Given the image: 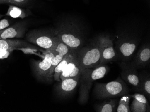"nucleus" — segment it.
Instances as JSON below:
<instances>
[{"mask_svg": "<svg viewBox=\"0 0 150 112\" xmlns=\"http://www.w3.org/2000/svg\"><path fill=\"white\" fill-rule=\"evenodd\" d=\"M128 91L127 85L120 79L106 83H98L94 89L95 95L100 98L124 96L127 94Z\"/></svg>", "mask_w": 150, "mask_h": 112, "instance_id": "1", "label": "nucleus"}, {"mask_svg": "<svg viewBox=\"0 0 150 112\" xmlns=\"http://www.w3.org/2000/svg\"><path fill=\"white\" fill-rule=\"evenodd\" d=\"M77 57L82 73L88 69L96 67L100 65L101 50L98 44L91 48L77 52Z\"/></svg>", "mask_w": 150, "mask_h": 112, "instance_id": "2", "label": "nucleus"}, {"mask_svg": "<svg viewBox=\"0 0 150 112\" xmlns=\"http://www.w3.org/2000/svg\"><path fill=\"white\" fill-rule=\"evenodd\" d=\"M27 39L30 43L48 50L53 47L58 38L55 34L51 35L42 31L34 30L27 34Z\"/></svg>", "mask_w": 150, "mask_h": 112, "instance_id": "3", "label": "nucleus"}, {"mask_svg": "<svg viewBox=\"0 0 150 112\" xmlns=\"http://www.w3.org/2000/svg\"><path fill=\"white\" fill-rule=\"evenodd\" d=\"M72 50L58 38L53 47L46 50L45 52L49 55L51 61L50 77L53 76L54 69L56 66L63 60L65 56Z\"/></svg>", "mask_w": 150, "mask_h": 112, "instance_id": "4", "label": "nucleus"}, {"mask_svg": "<svg viewBox=\"0 0 150 112\" xmlns=\"http://www.w3.org/2000/svg\"><path fill=\"white\" fill-rule=\"evenodd\" d=\"M54 34L59 40L72 50H76L82 45L81 39L73 31L63 28L56 31Z\"/></svg>", "mask_w": 150, "mask_h": 112, "instance_id": "5", "label": "nucleus"}, {"mask_svg": "<svg viewBox=\"0 0 150 112\" xmlns=\"http://www.w3.org/2000/svg\"><path fill=\"white\" fill-rule=\"evenodd\" d=\"M98 45L101 50L100 65L111 61L115 58L117 53L113 47L112 41L108 37H102L99 39Z\"/></svg>", "mask_w": 150, "mask_h": 112, "instance_id": "6", "label": "nucleus"}, {"mask_svg": "<svg viewBox=\"0 0 150 112\" xmlns=\"http://www.w3.org/2000/svg\"><path fill=\"white\" fill-rule=\"evenodd\" d=\"M26 31L25 22H17L11 27L0 31V38L7 39L23 37Z\"/></svg>", "mask_w": 150, "mask_h": 112, "instance_id": "7", "label": "nucleus"}, {"mask_svg": "<svg viewBox=\"0 0 150 112\" xmlns=\"http://www.w3.org/2000/svg\"><path fill=\"white\" fill-rule=\"evenodd\" d=\"M34 47L33 46L21 40L0 38V51H8L11 52L13 50H18L19 48H33Z\"/></svg>", "mask_w": 150, "mask_h": 112, "instance_id": "8", "label": "nucleus"}, {"mask_svg": "<svg viewBox=\"0 0 150 112\" xmlns=\"http://www.w3.org/2000/svg\"><path fill=\"white\" fill-rule=\"evenodd\" d=\"M45 58L42 61L34 62L33 67L37 75L42 77H50L51 63L50 58L47 53H44Z\"/></svg>", "mask_w": 150, "mask_h": 112, "instance_id": "9", "label": "nucleus"}, {"mask_svg": "<svg viewBox=\"0 0 150 112\" xmlns=\"http://www.w3.org/2000/svg\"><path fill=\"white\" fill-rule=\"evenodd\" d=\"M82 70L76 57L67 65L60 76V81H62L67 78L73 77L81 76Z\"/></svg>", "mask_w": 150, "mask_h": 112, "instance_id": "10", "label": "nucleus"}, {"mask_svg": "<svg viewBox=\"0 0 150 112\" xmlns=\"http://www.w3.org/2000/svg\"><path fill=\"white\" fill-rule=\"evenodd\" d=\"M77 56L76 50H72L68 54H67L63 60L61 61L54 69V79L57 81H60V76L65 67L70 62L74 60Z\"/></svg>", "mask_w": 150, "mask_h": 112, "instance_id": "11", "label": "nucleus"}, {"mask_svg": "<svg viewBox=\"0 0 150 112\" xmlns=\"http://www.w3.org/2000/svg\"><path fill=\"white\" fill-rule=\"evenodd\" d=\"M81 76L67 78L62 81L60 84L61 89L66 93L73 91L78 84Z\"/></svg>", "mask_w": 150, "mask_h": 112, "instance_id": "12", "label": "nucleus"}, {"mask_svg": "<svg viewBox=\"0 0 150 112\" xmlns=\"http://www.w3.org/2000/svg\"><path fill=\"white\" fill-rule=\"evenodd\" d=\"M136 49V45L134 43L130 42H124L120 45L119 51L123 57H130L134 52Z\"/></svg>", "mask_w": 150, "mask_h": 112, "instance_id": "13", "label": "nucleus"}, {"mask_svg": "<svg viewBox=\"0 0 150 112\" xmlns=\"http://www.w3.org/2000/svg\"><path fill=\"white\" fill-rule=\"evenodd\" d=\"M124 72L123 78L128 83L135 87L139 88L141 86L140 79L137 73L132 71H127Z\"/></svg>", "mask_w": 150, "mask_h": 112, "instance_id": "14", "label": "nucleus"}, {"mask_svg": "<svg viewBox=\"0 0 150 112\" xmlns=\"http://www.w3.org/2000/svg\"><path fill=\"white\" fill-rule=\"evenodd\" d=\"M108 71V66L104 64L99 65L91 72L89 76V79L93 81L103 78L105 77Z\"/></svg>", "mask_w": 150, "mask_h": 112, "instance_id": "15", "label": "nucleus"}, {"mask_svg": "<svg viewBox=\"0 0 150 112\" xmlns=\"http://www.w3.org/2000/svg\"><path fill=\"white\" fill-rule=\"evenodd\" d=\"M6 15L15 18H23L29 15L25 10L20 9L14 5H10Z\"/></svg>", "mask_w": 150, "mask_h": 112, "instance_id": "16", "label": "nucleus"}, {"mask_svg": "<svg viewBox=\"0 0 150 112\" xmlns=\"http://www.w3.org/2000/svg\"><path fill=\"white\" fill-rule=\"evenodd\" d=\"M137 62L140 65L147 64L150 61V49L149 47L142 48L138 54Z\"/></svg>", "mask_w": 150, "mask_h": 112, "instance_id": "17", "label": "nucleus"}, {"mask_svg": "<svg viewBox=\"0 0 150 112\" xmlns=\"http://www.w3.org/2000/svg\"><path fill=\"white\" fill-rule=\"evenodd\" d=\"M130 97L125 95L120 98L119 102V104L117 107V112H129L130 111L129 102Z\"/></svg>", "mask_w": 150, "mask_h": 112, "instance_id": "18", "label": "nucleus"}, {"mask_svg": "<svg viewBox=\"0 0 150 112\" xmlns=\"http://www.w3.org/2000/svg\"><path fill=\"white\" fill-rule=\"evenodd\" d=\"M130 108L131 112H147V109L149 108V104L142 103L134 99Z\"/></svg>", "mask_w": 150, "mask_h": 112, "instance_id": "19", "label": "nucleus"}, {"mask_svg": "<svg viewBox=\"0 0 150 112\" xmlns=\"http://www.w3.org/2000/svg\"><path fill=\"white\" fill-rule=\"evenodd\" d=\"M117 100H111L110 102L105 103L102 104L101 106L98 108V112H115L117 107Z\"/></svg>", "mask_w": 150, "mask_h": 112, "instance_id": "20", "label": "nucleus"}, {"mask_svg": "<svg viewBox=\"0 0 150 112\" xmlns=\"http://www.w3.org/2000/svg\"><path fill=\"white\" fill-rule=\"evenodd\" d=\"M30 0H0V4H10L18 6H23L29 2Z\"/></svg>", "mask_w": 150, "mask_h": 112, "instance_id": "21", "label": "nucleus"}, {"mask_svg": "<svg viewBox=\"0 0 150 112\" xmlns=\"http://www.w3.org/2000/svg\"><path fill=\"white\" fill-rule=\"evenodd\" d=\"M130 97L133 98L136 100L142 103L146 104H148V102L147 99L146 97L143 94H139V93H135L134 95H129Z\"/></svg>", "mask_w": 150, "mask_h": 112, "instance_id": "22", "label": "nucleus"}, {"mask_svg": "<svg viewBox=\"0 0 150 112\" xmlns=\"http://www.w3.org/2000/svg\"><path fill=\"white\" fill-rule=\"evenodd\" d=\"M141 87L142 90L146 94H148L150 96V80L149 79H146L144 83L141 84Z\"/></svg>", "mask_w": 150, "mask_h": 112, "instance_id": "23", "label": "nucleus"}, {"mask_svg": "<svg viewBox=\"0 0 150 112\" xmlns=\"http://www.w3.org/2000/svg\"><path fill=\"white\" fill-rule=\"evenodd\" d=\"M10 23L8 20L3 19L0 21V31L9 27Z\"/></svg>", "mask_w": 150, "mask_h": 112, "instance_id": "24", "label": "nucleus"}, {"mask_svg": "<svg viewBox=\"0 0 150 112\" xmlns=\"http://www.w3.org/2000/svg\"><path fill=\"white\" fill-rule=\"evenodd\" d=\"M10 53L11 52L8 51H0V58L4 59L8 58Z\"/></svg>", "mask_w": 150, "mask_h": 112, "instance_id": "25", "label": "nucleus"}]
</instances>
